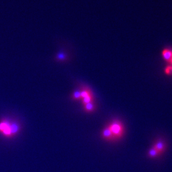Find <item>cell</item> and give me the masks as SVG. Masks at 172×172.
Returning <instances> with one entry per match:
<instances>
[{
    "label": "cell",
    "instance_id": "8fae6325",
    "mask_svg": "<svg viewBox=\"0 0 172 172\" xmlns=\"http://www.w3.org/2000/svg\"><path fill=\"white\" fill-rule=\"evenodd\" d=\"M165 72L167 74H172V66H167L165 70Z\"/></svg>",
    "mask_w": 172,
    "mask_h": 172
},
{
    "label": "cell",
    "instance_id": "5b68a950",
    "mask_svg": "<svg viewBox=\"0 0 172 172\" xmlns=\"http://www.w3.org/2000/svg\"><path fill=\"white\" fill-rule=\"evenodd\" d=\"M101 136L105 140L113 141L115 140L114 136L112 134L111 131L109 127L107 126L105 127L101 132Z\"/></svg>",
    "mask_w": 172,
    "mask_h": 172
},
{
    "label": "cell",
    "instance_id": "8992f818",
    "mask_svg": "<svg viewBox=\"0 0 172 172\" xmlns=\"http://www.w3.org/2000/svg\"><path fill=\"white\" fill-rule=\"evenodd\" d=\"M153 147L160 154L163 153L166 149V145L164 141L162 140L157 141L156 143L154 144Z\"/></svg>",
    "mask_w": 172,
    "mask_h": 172
},
{
    "label": "cell",
    "instance_id": "6da1fadb",
    "mask_svg": "<svg viewBox=\"0 0 172 172\" xmlns=\"http://www.w3.org/2000/svg\"><path fill=\"white\" fill-rule=\"evenodd\" d=\"M20 131V126L19 125L13 123L11 124L9 122H1L0 123V132L7 137L13 136L17 134Z\"/></svg>",
    "mask_w": 172,
    "mask_h": 172
},
{
    "label": "cell",
    "instance_id": "ba28073f",
    "mask_svg": "<svg viewBox=\"0 0 172 172\" xmlns=\"http://www.w3.org/2000/svg\"><path fill=\"white\" fill-rule=\"evenodd\" d=\"M163 57L167 61L170 62L172 59V52L169 49H165L162 53Z\"/></svg>",
    "mask_w": 172,
    "mask_h": 172
},
{
    "label": "cell",
    "instance_id": "7c38bea8",
    "mask_svg": "<svg viewBox=\"0 0 172 172\" xmlns=\"http://www.w3.org/2000/svg\"><path fill=\"white\" fill-rule=\"evenodd\" d=\"M170 63L172 64V59H171V61H170Z\"/></svg>",
    "mask_w": 172,
    "mask_h": 172
},
{
    "label": "cell",
    "instance_id": "52a82bcc",
    "mask_svg": "<svg viewBox=\"0 0 172 172\" xmlns=\"http://www.w3.org/2000/svg\"><path fill=\"white\" fill-rule=\"evenodd\" d=\"M83 109L87 113H92L95 111L96 107L95 103L94 102H91V103H87L83 105Z\"/></svg>",
    "mask_w": 172,
    "mask_h": 172
},
{
    "label": "cell",
    "instance_id": "3957f363",
    "mask_svg": "<svg viewBox=\"0 0 172 172\" xmlns=\"http://www.w3.org/2000/svg\"><path fill=\"white\" fill-rule=\"evenodd\" d=\"M61 48L54 57V60L59 62H66L70 59L69 45L66 42H61Z\"/></svg>",
    "mask_w": 172,
    "mask_h": 172
},
{
    "label": "cell",
    "instance_id": "277c9868",
    "mask_svg": "<svg viewBox=\"0 0 172 172\" xmlns=\"http://www.w3.org/2000/svg\"><path fill=\"white\" fill-rule=\"evenodd\" d=\"M81 92L82 96V103L83 105L87 103L93 102L95 101L94 95L90 88L87 86H81Z\"/></svg>",
    "mask_w": 172,
    "mask_h": 172
},
{
    "label": "cell",
    "instance_id": "9c48e42d",
    "mask_svg": "<svg viewBox=\"0 0 172 172\" xmlns=\"http://www.w3.org/2000/svg\"><path fill=\"white\" fill-rule=\"evenodd\" d=\"M160 155L161 154L159 153V152L157 151L154 147H152L148 151V156L150 158H156Z\"/></svg>",
    "mask_w": 172,
    "mask_h": 172
},
{
    "label": "cell",
    "instance_id": "7a4b0ae2",
    "mask_svg": "<svg viewBox=\"0 0 172 172\" xmlns=\"http://www.w3.org/2000/svg\"><path fill=\"white\" fill-rule=\"evenodd\" d=\"M108 127L111 130L114 136L115 140L120 139L122 137L124 133V127L122 122L119 120H114L108 125Z\"/></svg>",
    "mask_w": 172,
    "mask_h": 172
},
{
    "label": "cell",
    "instance_id": "30bf717a",
    "mask_svg": "<svg viewBox=\"0 0 172 172\" xmlns=\"http://www.w3.org/2000/svg\"><path fill=\"white\" fill-rule=\"evenodd\" d=\"M71 98L72 100L74 101H80L82 100L81 92L80 90H77L75 91L74 92L72 93L71 96Z\"/></svg>",
    "mask_w": 172,
    "mask_h": 172
}]
</instances>
